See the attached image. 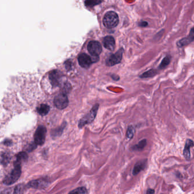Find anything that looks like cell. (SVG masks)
<instances>
[{"instance_id": "cell-31", "label": "cell", "mask_w": 194, "mask_h": 194, "mask_svg": "<svg viewBox=\"0 0 194 194\" xmlns=\"http://www.w3.org/2000/svg\"><path fill=\"white\" fill-rule=\"evenodd\" d=\"M190 32H191V34H194V27L192 28L191 29V31H190Z\"/></svg>"}, {"instance_id": "cell-4", "label": "cell", "mask_w": 194, "mask_h": 194, "mask_svg": "<svg viewBox=\"0 0 194 194\" xmlns=\"http://www.w3.org/2000/svg\"><path fill=\"white\" fill-rule=\"evenodd\" d=\"M47 129L45 126L40 125L37 128L34 134V141L37 145L44 144L46 139Z\"/></svg>"}, {"instance_id": "cell-12", "label": "cell", "mask_w": 194, "mask_h": 194, "mask_svg": "<svg viewBox=\"0 0 194 194\" xmlns=\"http://www.w3.org/2000/svg\"><path fill=\"white\" fill-rule=\"evenodd\" d=\"M194 146V142L189 139L187 140V141L186 142L184 149V155L185 159L187 161L190 160V158H191V153H190V149L191 147H193Z\"/></svg>"}, {"instance_id": "cell-13", "label": "cell", "mask_w": 194, "mask_h": 194, "mask_svg": "<svg viewBox=\"0 0 194 194\" xmlns=\"http://www.w3.org/2000/svg\"><path fill=\"white\" fill-rule=\"evenodd\" d=\"M194 41V35L193 34H190L188 37H185L179 40L178 42L177 43V45L179 47H184L188 45Z\"/></svg>"}, {"instance_id": "cell-14", "label": "cell", "mask_w": 194, "mask_h": 194, "mask_svg": "<svg viewBox=\"0 0 194 194\" xmlns=\"http://www.w3.org/2000/svg\"><path fill=\"white\" fill-rule=\"evenodd\" d=\"M146 161H142L139 162H137L133 170V174L134 175H136L137 174L139 173L141 171L143 170L146 166Z\"/></svg>"}, {"instance_id": "cell-1", "label": "cell", "mask_w": 194, "mask_h": 194, "mask_svg": "<svg viewBox=\"0 0 194 194\" xmlns=\"http://www.w3.org/2000/svg\"><path fill=\"white\" fill-rule=\"evenodd\" d=\"M14 168L12 171L7 175L4 179V183L6 185H11L14 183L16 180L19 178L21 175V164L20 163L15 161Z\"/></svg>"}, {"instance_id": "cell-8", "label": "cell", "mask_w": 194, "mask_h": 194, "mask_svg": "<svg viewBox=\"0 0 194 194\" xmlns=\"http://www.w3.org/2000/svg\"><path fill=\"white\" fill-rule=\"evenodd\" d=\"M49 79L53 87H58L61 82V72L57 69L53 70L49 74Z\"/></svg>"}, {"instance_id": "cell-29", "label": "cell", "mask_w": 194, "mask_h": 194, "mask_svg": "<svg viewBox=\"0 0 194 194\" xmlns=\"http://www.w3.org/2000/svg\"><path fill=\"white\" fill-rule=\"evenodd\" d=\"M147 194H154V190L153 189H148L147 190Z\"/></svg>"}, {"instance_id": "cell-20", "label": "cell", "mask_w": 194, "mask_h": 194, "mask_svg": "<svg viewBox=\"0 0 194 194\" xmlns=\"http://www.w3.org/2000/svg\"><path fill=\"white\" fill-rule=\"evenodd\" d=\"M157 74V71L154 69H150L148 71L145 72V73L142 75L141 76L142 78H150L153 77Z\"/></svg>"}, {"instance_id": "cell-2", "label": "cell", "mask_w": 194, "mask_h": 194, "mask_svg": "<svg viewBox=\"0 0 194 194\" xmlns=\"http://www.w3.org/2000/svg\"><path fill=\"white\" fill-rule=\"evenodd\" d=\"M103 25L108 29H112L115 27L119 23V17L118 14L114 11L107 12L103 20Z\"/></svg>"}, {"instance_id": "cell-17", "label": "cell", "mask_w": 194, "mask_h": 194, "mask_svg": "<svg viewBox=\"0 0 194 194\" xmlns=\"http://www.w3.org/2000/svg\"><path fill=\"white\" fill-rule=\"evenodd\" d=\"M147 145V140H142L141 141L139 142L138 143V144H137L136 145L133 146L132 149H133V150H136V151H140L142 150L145 146Z\"/></svg>"}, {"instance_id": "cell-11", "label": "cell", "mask_w": 194, "mask_h": 194, "mask_svg": "<svg viewBox=\"0 0 194 194\" xmlns=\"http://www.w3.org/2000/svg\"><path fill=\"white\" fill-rule=\"evenodd\" d=\"M103 45L105 48L109 50H114L115 47V41L114 38L111 36L105 37L103 39Z\"/></svg>"}, {"instance_id": "cell-27", "label": "cell", "mask_w": 194, "mask_h": 194, "mask_svg": "<svg viewBox=\"0 0 194 194\" xmlns=\"http://www.w3.org/2000/svg\"><path fill=\"white\" fill-rule=\"evenodd\" d=\"M70 84L67 83V84H65L64 89V91H65V92H68L69 91H70Z\"/></svg>"}, {"instance_id": "cell-9", "label": "cell", "mask_w": 194, "mask_h": 194, "mask_svg": "<svg viewBox=\"0 0 194 194\" xmlns=\"http://www.w3.org/2000/svg\"><path fill=\"white\" fill-rule=\"evenodd\" d=\"M79 64L83 68H88L92 64V59L86 54H81L78 58Z\"/></svg>"}, {"instance_id": "cell-21", "label": "cell", "mask_w": 194, "mask_h": 194, "mask_svg": "<svg viewBox=\"0 0 194 194\" xmlns=\"http://www.w3.org/2000/svg\"><path fill=\"white\" fill-rule=\"evenodd\" d=\"M170 62V58L169 57H166L163 59V61L160 64L159 68L160 69H163L165 67H166L167 66L169 65V64Z\"/></svg>"}, {"instance_id": "cell-28", "label": "cell", "mask_w": 194, "mask_h": 194, "mask_svg": "<svg viewBox=\"0 0 194 194\" xmlns=\"http://www.w3.org/2000/svg\"><path fill=\"white\" fill-rule=\"evenodd\" d=\"M148 22H145V21H143V22H140V24H139V25H140V26L142 27L147 26H148Z\"/></svg>"}, {"instance_id": "cell-15", "label": "cell", "mask_w": 194, "mask_h": 194, "mask_svg": "<svg viewBox=\"0 0 194 194\" xmlns=\"http://www.w3.org/2000/svg\"><path fill=\"white\" fill-rule=\"evenodd\" d=\"M37 112L41 115H47L50 109V107L47 104H41L37 107Z\"/></svg>"}, {"instance_id": "cell-23", "label": "cell", "mask_w": 194, "mask_h": 194, "mask_svg": "<svg viewBox=\"0 0 194 194\" xmlns=\"http://www.w3.org/2000/svg\"><path fill=\"white\" fill-rule=\"evenodd\" d=\"M101 2H102L101 1H95V0H93V1H86L85 2V5L86 6H88V7H93L94 6L99 4Z\"/></svg>"}, {"instance_id": "cell-5", "label": "cell", "mask_w": 194, "mask_h": 194, "mask_svg": "<svg viewBox=\"0 0 194 194\" xmlns=\"http://www.w3.org/2000/svg\"><path fill=\"white\" fill-rule=\"evenodd\" d=\"M69 101L67 95L60 94L56 96L54 99V104L56 107L59 109H63L68 105Z\"/></svg>"}, {"instance_id": "cell-25", "label": "cell", "mask_w": 194, "mask_h": 194, "mask_svg": "<svg viewBox=\"0 0 194 194\" xmlns=\"http://www.w3.org/2000/svg\"><path fill=\"white\" fill-rule=\"evenodd\" d=\"M64 128L62 127H60L58 129H56V131H54V133H53L52 135H54L55 136H60L61 134V133L63 131Z\"/></svg>"}, {"instance_id": "cell-24", "label": "cell", "mask_w": 194, "mask_h": 194, "mask_svg": "<svg viewBox=\"0 0 194 194\" xmlns=\"http://www.w3.org/2000/svg\"><path fill=\"white\" fill-rule=\"evenodd\" d=\"M135 130L134 128L132 126H130L128 129V131L127 132V137L129 139H131L134 136Z\"/></svg>"}, {"instance_id": "cell-7", "label": "cell", "mask_w": 194, "mask_h": 194, "mask_svg": "<svg viewBox=\"0 0 194 194\" xmlns=\"http://www.w3.org/2000/svg\"><path fill=\"white\" fill-rule=\"evenodd\" d=\"M123 50H119L117 53L110 55L106 60V65L108 66H112L120 63L122 58Z\"/></svg>"}, {"instance_id": "cell-22", "label": "cell", "mask_w": 194, "mask_h": 194, "mask_svg": "<svg viewBox=\"0 0 194 194\" xmlns=\"http://www.w3.org/2000/svg\"><path fill=\"white\" fill-rule=\"evenodd\" d=\"M10 157H9V154L4 153L3 154V156H2V160H1V162L4 165H6L8 163H9L10 161Z\"/></svg>"}, {"instance_id": "cell-30", "label": "cell", "mask_w": 194, "mask_h": 194, "mask_svg": "<svg viewBox=\"0 0 194 194\" xmlns=\"http://www.w3.org/2000/svg\"><path fill=\"white\" fill-rule=\"evenodd\" d=\"M6 141H7V142H5V145H10V143H11V142H10V141H9V140H7Z\"/></svg>"}, {"instance_id": "cell-19", "label": "cell", "mask_w": 194, "mask_h": 194, "mask_svg": "<svg viewBox=\"0 0 194 194\" xmlns=\"http://www.w3.org/2000/svg\"><path fill=\"white\" fill-rule=\"evenodd\" d=\"M25 190V185L20 184L16 186L14 191V194H23Z\"/></svg>"}, {"instance_id": "cell-18", "label": "cell", "mask_w": 194, "mask_h": 194, "mask_svg": "<svg viewBox=\"0 0 194 194\" xmlns=\"http://www.w3.org/2000/svg\"><path fill=\"white\" fill-rule=\"evenodd\" d=\"M69 194H88V191L85 187H79L70 191Z\"/></svg>"}, {"instance_id": "cell-3", "label": "cell", "mask_w": 194, "mask_h": 194, "mask_svg": "<svg viewBox=\"0 0 194 194\" xmlns=\"http://www.w3.org/2000/svg\"><path fill=\"white\" fill-rule=\"evenodd\" d=\"M98 104H96L91 109L89 113H88L83 118H82L79 121V128H82L83 126L86 124L91 123L94 120L95 117L97 115V113L98 109Z\"/></svg>"}, {"instance_id": "cell-6", "label": "cell", "mask_w": 194, "mask_h": 194, "mask_svg": "<svg viewBox=\"0 0 194 194\" xmlns=\"http://www.w3.org/2000/svg\"><path fill=\"white\" fill-rule=\"evenodd\" d=\"M88 49L90 54L94 57H97L102 52V46L100 42L90 41L88 44Z\"/></svg>"}, {"instance_id": "cell-10", "label": "cell", "mask_w": 194, "mask_h": 194, "mask_svg": "<svg viewBox=\"0 0 194 194\" xmlns=\"http://www.w3.org/2000/svg\"><path fill=\"white\" fill-rule=\"evenodd\" d=\"M47 181L46 179H41L32 180L28 184V186L34 189H43L47 186Z\"/></svg>"}, {"instance_id": "cell-16", "label": "cell", "mask_w": 194, "mask_h": 194, "mask_svg": "<svg viewBox=\"0 0 194 194\" xmlns=\"http://www.w3.org/2000/svg\"><path fill=\"white\" fill-rule=\"evenodd\" d=\"M27 158H28V156L26 152H20L16 156V161L20 163L21 164L22 162L26 161Z\"/></svg>"}, {"instance_id": "cell-26", "label": "cell", "mask_w": 194, "mask_h": 194, "mask_svg": "<svg viewBox=\"0 0 194 194\" xmlns=\"http://www.w3.org/2000/svg\"><path fill=\"white\" fill-rule=\"evenodd\" d=\"M71 66H72V63L70 60H68L65 63V66L68 70H69L71 68Z\"/></svg>"}]
</instances>
